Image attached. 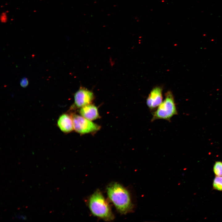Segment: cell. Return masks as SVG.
<instances>
[{"label":"cell","mask_w":222,"mask_h":222,"mask_svg":"<svg viewBox=\"0 0 222 222\" xmlns=\"http://www.w3.org/2000/svg\"><path fill=\"white\" fill-rule=\"evenodd\" d=\"M57 125L60 130L65 133H69L74 129L72 116L67 113L60 116L58 120Z\"/></svg>","instance_id":"7"},{"label":"cell","mask_w":222,"mask_h":222,"mask_svg":"<svg viewBox=\"0 0 222 222\" xmlns=\"http://www.w3.org/2000/svg\"><path fill=\"white\" fill-rule=\"evenodd\" d=\"M73 122L74 129L77 132L84 134L99 130L101 126L91 121L76 114L71 116Z\"/></svg>","instance_id":"4"},{"label":"cell","mask_w":222,"mask_h":222,"mask_svg":"<svg viewBox=\"0 0 222 222\" xmlns=\"http://www.w3.org/2000/svg\"><path fill=\"white\" fill-rule=\"evenodd\" d=\"M212 186L214 189L222 191V176H216L213 181Z\"/></svg>","instance_id":"9"},{"label":"cell","mask_w":222,"mask_h":222,"mask_svg":"<svg viewBox=\"0 0 222 222\" xmlns=\"http://www.w3.org/2000/svg\"><path fill=\"white\" fill-rule=\"evenodd\" d=\"M213 170L216 176H222V162H216L213 165Z\"/></svg>","instance_id":"10"},{"label":"cell","mask_w":222,"mask_h":222,"mask_svg":"<svg viewBox=\"0 0 222 222\" xmlns=\"http://www.w3.org/2000/svg\"><path fill=\"white\" fill-rule=\"evenodd\" d=\"M2 16L1 17V20L2 22H5L6 20V14H2Z\"/></svg>","instance_id":"13"},{"label":"cell","mask_w":222,"mask_h":222,"mask_svg":"<svg viewBox=\"0 0 222 222\" xmlns=\"http://www.w3.org/2000/svg\"><path fill=\"white\" fill-rule=\"evenodd\" d=\"M162 89L156 87L150 91L146 101V105L150 111H154L162 101Z\"/></svg>","instance_id":"6"},{"label":"cell","mask_w":222,"mask_h":222,"mask_svg":"<svg viewBox=\"0 0 222 222\" xmlns=\"http://www.w3.org/2000/svg\"><path fill=\"white\" fill-rule=\"evenodd\" d=\"M108 195L117 210L121 214H125L131 212L133 205L128 191L119 183H110L107 187Z\"/></svg>","instance_id":"1"},{"label":"cell","mask_w":222,"mask_h":222,"mask_svg":"<svg viewBox=\"0 0 222 222\" xmlns=\"http://www.w3.org/2000/svg\"><path fill=\"white\" fill-rule=\"evenodd\" d=\"M94 98V95L92 92L80 87L74 95V103L72 108H80L90 104Z\"/></svg>","instance_id":"5"},{"label":"cell","mask_w":222,"mask_h":222,"mask_svg":"<svg viewBox=\"0 0 222 222\" xmlns=\"http://www.w3.org/2000/svg\"><path fill=\"white\" fill-rule=\"evenodd\" d=\"M164 100L152 113L151 121L157 119L165 120L169 122L172 117L178 113L173 94L168 91Z\"/></svg>","instance_id":"3"},{"label":"cell","mask_w":222,"mask_h":222,"mask_svg":"<svg viewBox=\"0 0 222 222\" xmlns=\"http://www.w3.org/2000/svg\"><path fill=\"white\" fill-rule=\"evenodd\" d=\"M15 218L18 219H21L22 220H25L27 219L26 217L25 216L22 215H15Z\"/></svg>","instance_id":"12"},{"label":"cell","mask_w":222,"mask_h":222,"mask_svg":"<svg viewBox=\"0 0 222 222\" xmlns=\"http://www.w3.org/2000/svg\"><path fill=\"white\" fill-rule=\"evenodd\" d=\"M89 208L94 216L106 221L114 219L109 203L99 190H97L90 196L88 201Z\"/></svg>","instance_id":"2"},{"label":"cell","mask_w":222,"mask_h":222,"mask_svg":"<svg viewBox=\"0 0 222 222\" xmlns=\"http://www.w3.org/2000/svg\"><path fill=\"white\" fill-rule=\"evenodd\" d=\"M20 83L21 86L23 88L27 87L29 84L28 80L26 77L22 78L20 80Z\"/></svg>","instance_id":"11"},{"label":"cell","mask_w":222,"mask_h":222,"mask_svg":"<svg viewBox=\"0 0 222 222\" xmlns=\"http://www.w3.org/2000/svg\"><path fill=\"white\" fill-rule=\"evenodd\" d=\"M79 113L81 116L90 121L99 117L97 108L92 104H89L81 108Z\"/></svg>","instance_id":"8"}]
</instances>
